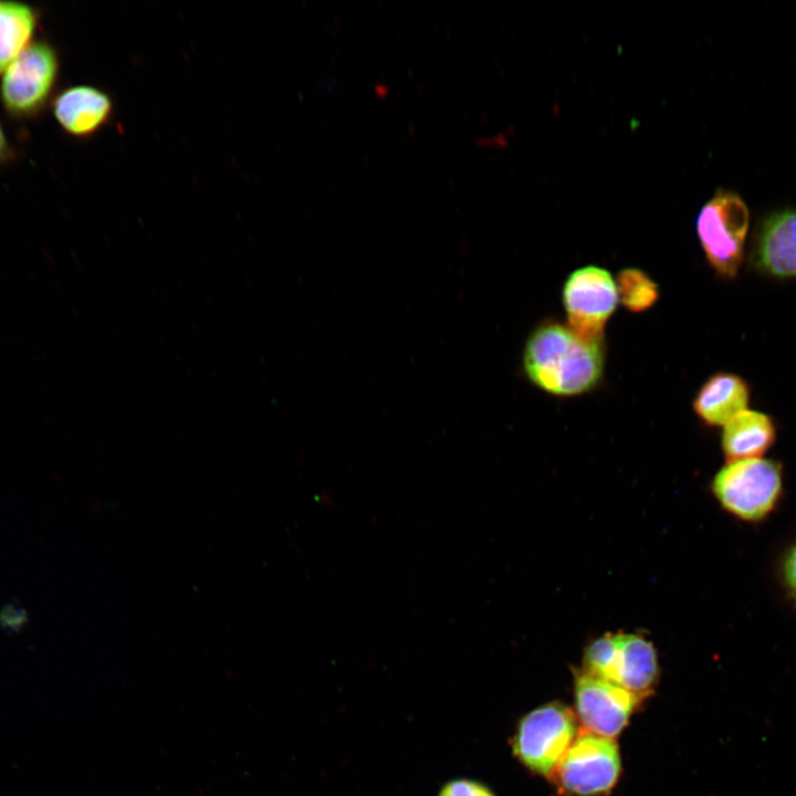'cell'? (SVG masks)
<instances>
[{
  "mask_svg": "<svg viewBox=\"0 0 796 796\" xmlns=\"http://www.w3.org/2000/svg\"><path fill=\"white\" fill-rule=\"evenodd\" d=\"M576 712L587 732L612 739L626 726L638 696L585 671L576 675Z\"/></svg>",
  "mask_w": 796,
  "mask_h": 796,
  "instance_id": "ba28073f",
  "label": "cell"
},
{
  "mask_svg": "<svg viewBox=\"0 0 796 796\" xmlns=\"http://www.w3.org/2000/svg\"><path fill=\"white\" fill-rule=\"evenodd\" d=\"M750 388L744 379L731 373H718L699 389L693 408L709 426H725L734 416L746 409Z\"/></svg>",
  "mask_w": 796,
  "mask_h": 796,
  "instance_id": "8fae6325",
  "label": "cell"
},
{
  "mask_svg": "<svg viewBox=\"0 0 796 796\" xmlns=\"http://www.w3.org/2000/svg\"><path fill=\"white\" fill-rule=\"evenodd\" d=\"M657 675L653 645L640 635L619 632L615 683L642 699L652 690Z\"/></svg>",
  "mask_w": 796,
  "mask_h": 796,
  "instance_id": "4fadbf2b",
  "label": "cell"
},
{
  "mask_svg": "<svg viewBox=\"0 0 796 796\" xmlns=\"http://www.w3.org/2000/svg\"><path fill=\"white\" fill-rule=\"evenodd\" d=\"M438 796H494V794L479 782L460 778L443 785Z\"/></svg>",
  "mask_w": 796,
  "mask_h": 796,
  "instance_id": "e0dca14e",
  "label": "cell"
},
{
  "mask_svg": "<svg viewBox=\"0 0 796 796\" xmlns=\"http://www.w3.org/2000/svg\"><path fill=\"white\" fill-rule=\"evenodd\" d=\"M115 108L112 95L92 85L67 87L53 102L54 116L63 130L82 139L107 127L114 119Z\"/></svg>",
  "mask_w": 796,
  "mask_h": 796,
  "instance_id": "9c48e42d",
  "label": "cell"
},
{
  "mask_svg": "<svg viewBox=\"0 0 796 796\" xmlns=\"http://www.w3.org/2000/svg\"><path fill=\"white\" fill-rule=\"evenodd\" d=\"M8 151L7 140L4 134L0 127V160L4 157Z\"/></svg>",
  "mask_w": 796,
  "mask_h": 796,
  "instance_id": "ffe728a7",
  "label": "cell"
},
{
  "mask_svg": "<svg viewBox=\"0 0 796 796\" xmlns=\"http://www.w3.org/2000/svg\"><path fill=\"white\" fill-rule=\"evenodd\" d=\"M618 298L631 312L650 308L659 296L657 284L639 269H625L617 277Z\"/></svg>",
  "mask_w": 796,
  "mask_h": 796,
  "instance_id": "9a60e30c",
  "label": "cell"
},
{
  "mask_svg": "<svg viewBox=\"0 0 796 796\" xmlns=\"http://www.w3.org/2000/svg\"><path fill=\"white\" fill-rule=\"evenodd\" d=\"M59 70L54 50L44 42L27 45L4 70L1 97L13 114L28 115L50 95Z\"/></svg>",
  "mask_w": 796,
  "mask_h": 796,
  "instance_id": "52a82bcc",
  "label": "cell"
},
{
  "mask_svg": "<svg viewBox=\"0 0 796 796\" xmlns=\"http://www.w3.org/2000/svg\"><path fill=\"white\" fill-rule=\"evenodd\" d=\"M28 621L27 610L18 604H7L0 610V626L9 632H18Z\"/></svg>",
  "mask_w": 796,
  "mask_h": 796,
  "instance_id": "ac0fdd59",
  "label": "cell"
},
{
  "mask_svg": "<svg viewBox=\"0 0 796 796\" xmlns=\"http://www.w3.org/2000/svg\"><path fill=\"white\" fill-rule=\"evenodd\" d=\"M599 344L579 337L569 327L546 323L535 328L525 344L524 371L533 384L549 394L586 392L603 375Z\"/></svg>",
  "mask_w": 796,
  "mask_h": 796,
  "instance_id": "6da1fadb",
  "label": "cell"
},
{
  "mask_svg": "<svg viewBox=\"0 0 796 796\" xmlns=\"http://www.w3.org/2000/svg\"><path fill=\"white\" fill-rule=\"evenodd\" d=\"M576 736L573 711L553 702L533 710L520 721L513 752L528 769L551 775Z\"/></svg>",
  "mask_w": 796,
  "mask_h": 796,
  "instance_id": "5b68a950",
  "label": "cell"
},
{
  "mask_svg": "<svg viewBox=\"0 0 796 796\" xmlns=\"http://www.w3.org/2000/svg\"><path fill=\"white\" fill-rule=\"evenodd\" d=\"M618 651L619 632L606 633L595 639L585 650L584 671L599 679L615 683Z\"/></svg>",
  "mask_w": 796,
  "mask_h": 796,
  "instance_id": "2e32d148",
  "label": "cell"
},
{
  "mask_svg": "<svg viewBox=\"0 0 796 796\" xmlns=\"http://www.w3.org/2000/svg\"><path fill=\"white\" fill-rule=\"evenodd\" d=\"M784 491L783 469L768 459L727 462L713 478L712 492L721 506L750 523L766 520Z\"/></svg>",
  "mask_w": 796,
  "mask_h": 796,
  "instance_id": "7a4b0ae2",
  "label": "cell"
},
{
  "mask_svg": "<svg viewBox=\"0 0 796 796\" xmlns=\"http://www.w3.org/2000/svg\"><path fill=\"white\" fill-rule=\"evenodd\" d=\"M755 258L757 265L772 276H796V210L781 211L763 223Z\"/></svg>",
  "mask_w": 796,
  "mask_h": 796,
  "instance_id": "30bf717a",
  "label": "cell"
},
{
  "mask_svg": "<svg viewBox=\"0 0 796 796\" xmlns=\"http://www.w3.org/2000/svg\"><path fill=\"white\" fill-rule=\"evenodd\" d=\"M618 302L616 282L599 266L579 268L563 287V303L569 328L579 337L600 343L606 322Z\"/></svg>",
  "mask_w": 796,
  "mask_h": 796,
  "instance_id": "8992f818",
  "label": "cell"
},
{
  "mask_svg": "<svg viewBox=\"0 0 796 796\" xmlns=\"http://www.w3.org/2000/svg\"><path fill=\"white\" fill-rule=\"evenodd\" d=\"M35 27L31 8L15 2H0V73L27 46Z\"/></svg>",
  "mask_w": 796,
  "mask_h": 796,
  "instance_id": "5bb4252c",
  "label": "cell"
},
{
  "mask_svg": "<svg viewBox=\"0 0 796 796\" xmlns=\"http://www.w3.org/2000/svg\"><path fill=\"white\" fill-rule=\"evenodd\" d=\"M775 439L776 428L772 418L745 409L724 426L721 442L727 462H732L761 458Z\"/></svg>",
  "mask_w": 796,
  "mask_h": 796,
  "instance_id": "7c38bea8",
  "label": "cell"
},
{
  "mask_svg": "<svg viewBox=\"0 0 796 796\" xmlns=\"http://www.w3.org/2000/svg\"><path fill=\"white\" fill-rule=\"evenodd\" d=\"M619 772L615 741L586 731L575 737L551 776L566 794L598 796L616 785Z\"/></svg>",
  "mask_w": 796,
  "mask_h": 796,
  "instance_id": "277c9868",
  "label": "cell"
},
{
  "mask_svg": "<svg viewBox=\"0 0 796 796\" xmlns=\"http://www.w3.org/2000/svg\"><path fill=\"white\" fill-rule=\"evenodd\" d=\"M781 577L787 593L796 600V542L786 551L782 558Z\"/></svg>",
  "mask_w": 796,
  "mask_h": 796,
  "instance_id": "d6986e66",
  "label": "cell"
},
{
  "mask_svg": "<svg viewBox=\"0 0 796 796\" xmlns=\"http://www.w3.org/2000/svg\"><path fill=\"white\" fill-rule=\"evenodd\" d=\"M750 212L743 199L718 191L700 210L695 227L700 244L714 271L734 277L743 261Z\"/></svg>",
  "mask_w": 796,
  "mask_h": 796,
  "instance_id": "3957f363",
  "label": "cell"
}]
</instances>
